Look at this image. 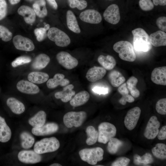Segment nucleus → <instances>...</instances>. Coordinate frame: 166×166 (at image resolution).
I'll list each match as a JSON object with an SVG mask.
<instances>
[{
	"mask_svg": "<svg viewBox=\"0 0 166 166\" xmlns=\"http://www.w3.org/2000/svg\"><path fill=\"white\" fill-rule=\"evenodd\" d=\"M133 44L135 50L139 52H147L152 48L149 37L141 28H137L132 31Z\"/></svg>",
	"mask_w": 166,
	"mask_h": 166,
	"instance_id": "nucleus-1",
	"label": "nucleus"
},
{
	"mask_svg": "<svg viewBox=\"0 0 166 166\" xmlns=\"http://www.w3.org/2000/svg\"><path fill=\"white\" fill-rule=\"evenodd\" d=\"M114 50L118 53L122 60L134 61L136 58V55L132 44L127 41H121L116 42L113 45Z\"/></svg>",
	"mask_w": 166,
	"mask_h": 166,
	"instance_id": "nucleus-2",
	"label": "nucleus"
},
{
	"mask_svg": "<svg viewBox=\"0 0 166 166\" xmlns=\"http://www.w3.org/2000/svg\"><path fill=\"white\" fill-rule=\"evenodd\" d=\"M58 140L54 137L43 138L35 144L34 151L39 154L54 152L59 148Z\"/></svg>",
	"mask_w": 166,
	"mask_h": 166,
	"instance_id": "nucleus-3",
	"label": "nucleus"
},
{
	"mask_svg": "<svg viewBox=\"0 0 166 166\" xmlns=\"http://www.w3.org/2000/svg\"><path fill=\"white\" fill-rule=\"evenodd\" d=\"M104 150L100 147L85 148L81 150L79 152L81 159L91 165H96L97 162L103 158Z\"/></svg>",
	"mask_w": 166,
	"mask_h": 166,
	"instance_id": "nucleus-4",
	"label": "nucleus"
},
{
	"mask_svg": "<svg viewBox=\"0 0 166 166\" xmlns=\"http://www.w3.org/2000/svg\"><path fill=\"white\" fill-rule=\"evenodd\" d=\"M47 37L59 47H66L71 43L69 36L64 31L57 27L50 28L47 33Z\"/></svg>",
	"mask_w": 166,
	"mask_h": 166,
	"instance_id": "nucleus-5",
	"label": "nucleus"
},
{
	"mask_svg": "<svg viewBox=\"0 0 166 166\" xmlns=\"http://www.w3.org/2000/svg\"><path fill=\"white\" fill-rule=\"evenodd\" d=\"M86 117L87 113L85 111L69 112L64 115L63 123L68 128L78 127L82 125Z\"/></svg>",
	"mask_w": 166,
	"mask_h": 166,
	"instance_id": "nucleus-6",
	"label": "nucleus"
},
{
	"mask_svg": "<svg viewBox=\"0 0 166 166\" xmlns=\"http://www.w3.org/2000/svg\"><path fill=\"white\" fill-rule=\"evenodd\" d=\"M98 141L105 144L116 134L117 129L113 124L108 122L101 123L98 126Z\"/></svg>",
	"mask_w": 166,
	"mask_h": 166,
	"instance_id": "nucleus-7",
	"label": "nucleus"
},
{
	"mask_svg": "<svg viewBox=\"0 0 166 166\" xmlns=\"http://www.w3.org/2000/svg\"><path fill=\"white\" fill-rule=\"evenodd\" d=\"M56 58L58 63L67 69H73L78 64L77 60L66 51H61L58 53Z\"/></svg>",
	"mask_w": 166,
	"mask_h": 166,
	"instance_id": "nucleus-8",
	"label": "nucleus"
},
{
	"mask_svg": "<svg viewBox=\"0 0 166 166\" xmlns=\"http://www.w3.org/2000/svg\"><path fill=\"white\" fill-rule=\"evenodd\" d=\"M141 109L138 107L130 109L127 113L124 119V124L129 130H132L136 127L139 119Z\"/></svg>",
	"mask_w": 166,
	"mask_h": 166,
	"instance_id": "nucleus-9",
	"label": "nucleus"
},
{
	"mask_svg": "<svg viewBox=\"0 0 166 166\" xmlns=\"http://www.w3.org/2000/svg\"><path fill=\"white\" fill-rule=\"evenodd\" d=\"M13 42L15 48L19 50L30 51L34 50L35 48L31 39L21 35L15 36L13 38Z\"/></svg>",
	"mask_w": 166,
	"mask_h": 166,
	"instance_id": "nucleus-10",
	"label": "nucleus"
},
{
	"mask_svg": "<svg viewBox=\"0 0 166 166\" xmlns=\"http://www.w3.org/2000/svg\"><path fill=\"white\" fill-rule=\"evenodd\" d=\"M79 17L83 22L91 24H98L102 20L100 13L93 9H88L81 12Z\"/></svg>",
	"mask_w": 166,
	"mask_h": 166,
	"instance_id": "nucleus-11",
	"label": "nucleus"
},
{
	"mask_svg": "<svg viewBox=\"0 0 166 166\" xmlns=\"http://www.w3.org/2000/svg\"><path fill=\"white\" fill-rule=\"evenodd\" d=\"M160 123L155 116L149 119L145 129L144 136L148 139H154L157 136L159 130Z\"/></svg>",
	"mask_w": 166,
	"mask_h": 166,
	"instance_id": "nucleus-12",
	"label": "nucleus"
},
{
	"mask_svg": "<svg viewBox=\"0 0 166 166\" xmlns=\"http://www.w3.org/2000/svg\"><path fill=\"white\" fill-rule=\"evenodd\" d=\"M103 15L105 20L108 23L113 25L117 24L120 19L118 6L116 4L110 5L105 10Z\"/></svg>",
	"mask_w": 166,
	"mask_h": 166,
	"instance_id": "nucleus-13",
	"label": "nucleus"
},
{
	"mask_svg": "<svg viewBox=\"0 0 166 166\" xmlns=\"http://www.w3.org/2000/svg\"><path fill=\"white\" fill-rule=\"evenodd\" d=\"M18 158L21 162L26 164H35L40 162L42 157L34 151L22 150L18 154Z\"/></svg>",
	"mask_w": 166,
	"mask_h": 166,
	"instance_id": "nucleus-14",
	"label": "nucleus"
},
{
	"mask_svg": "<svg viewBox=\"0 0 166 166\" xmlns=\"http://www.w3.org/2000/svg\"><path fill=\"white\" fill-rule=\"evenodd\" d=\"M57 124L51 122L44 124L39 128L33 127L32 129V133L37 136H43L51 134L56 132L58 129Z\"/></svg>",
	"mask_w": 166,
	"mask_h": 166,
	"instance_id": "nucleus-15",
	"label": "nucleus"
},
{
	"mask_svg": "<svg viewBox=\"0 0 166 166\" xmlns=\"http://www.w3.org/2000/svg\"><path fill=\"white\" fill-rule=\"evenodd\" d=\"M16 87L20 92L30 94L38 93L40 89L38 86L33 83L25 80H21L17 83Z\"/></svg>",
	"mask_w": 166,
	"mask_h": 166,
	"instance_id": "nucleus-16",
	"label": "nucleus"
},
{
	"mask_svg": "<svg viewBox=\"0 0 166 166\" xmlns=\"http://www.w3.org/2000/svg\"><path fill=\"white\" fill-rule=\"evenodd\" d=\"M151 80L156 84L166 85V66L154 68L151 73Z\"/></svg>",
	"mask_w": 166,
	"mask_h": 166,
	"instance_id": "nucleus-17",
	"label": "nucleus"
},
{
	"mask_svg": "<svg viewBox=\"0 0 166 166\" xmlns=\"http://www.w3.org/2000/svg\"><path fill=\"white\" fill-rule=\"evenodd\" d=\"M106 72V69L103 67L94 66L88 70L86 77L90 82H95L102 79Z\"/></svg>",
	"mask_w": 166,
	"mask_h": 166,
	"instance_id": "nucleus-18",
	"label": "nucleus"
},
{
	"mask_svg": "<svg viewBox=\"0 0 166 166\" xmlns=\"http://www.w3.org/2000/svg\"><path fill=\"white\" fill-rule=\"evenodd\" d=\"M18 14L23 18L25 22L28 24H32L36 20V14L32 8L29 6L23 5L18 10Z\"/></svg>",
	"mask_w": 166,
	"mask_h": 166,
	"instance_id": "nucleus-19",
	"label": "nucleus"
},
{
	"mask_svg": "<svg viewBox=\"0 0 166 166\" xmlns=\"http://www.w3.org/2000/svg\"><path fill=\"white\" fill-rule=\"evenodd\" d=\"M73 85L69 84L64 86L62 91L56 92L55 97L57 99H60L63 102H67L75 95V92L73 90Z\"/></svg>",
	"mask_w": 166,
	"mask_h": 166,
	"instance_id": "nucleus-20",
	"label": "nucleus"
},
{
	"mask_svg": "<svg viewBox=\"0 0 166 166\" xmlns=\"http://www.w3.org/2000/svg\"><path fill=\"white\" fill-rule=\"evenodd\" d=\"M65 75L61 73L56 74L53 78L49 79L46 83L47 87L52 89L57 87L58 85L65 86L69 85L70 83L69 80L65 78Z\"/></svg>",
	"mask_w": 166,
	"mask_h": 166,
	"instance_id": "nucleus-21",
	"label": "nucleus"
},
{
	"mask_svg": "<svg viewBox=\"0 0 166 166\" xmlns=\"http://www.w3.org/2000/svg\"><path fill=\"white\" fill-rule=\"evenodd\" d=\"M66 24L68 29L73 32L79 34L81 31L76 16L70 10H68L66 13Z\"/></svg>",
	"mask_w": 166,
	"mask_h": 166,
	"instance_id": "nucleus-22",
	"label": "nucleus"
},
{
	"mask_svg": "<svg viewBox=\"0 0 166 166\" xmlns=\"http://www.w3.org/2000/svg\"><path fill=\"white\" fill-rule=\"evenodd\" d=\"M149 37L150 42L155 47L166 45V34L161 30H158L151 34Z\"/></svg>",
	"mask_w": 166,
	"mask_h": 166,
	"instance_id": "nucleus-23",
	"label": "nucleus"
},
{
	"mask_svg": "<svg viewBox=\"0 0 166 166\" xmlns=\"http://www.w3.org/2000/svg\"><path fill=\"white\" fill-rule=\"evenodd\" d=\"M74 95L70 101V105L74 107L83 105L88 101L90 98L89 93L86 91H81Z\"/></svg>",
	"mask_w": 166,
	"mask_h": 166,
	"instance_id": "nucleus-24",
	"label": "nucleus"
},
{
	"mask_svg": "<svg viewBox=\"0 0 166 166\" xmlns=\"http://www.w3.org/2000/svg\"><path fill=\"white\" fill-rule=\"evenodd\" d=\"M50 61L49 57L44 53L37 56L33 62L31 66L34 69L40 70L45 68Z\"/></svg>",
	"mask_w": 166,
	"mask_h": 166,
	"instance_id": "nucleus-25",
	"label": "nucleus"
},
{
	"mask_svg": "<svg viewBox=\"0 0 166 166\" xmlns=\"http://www.w3.org/2000/svg\"><path fill=\"white\" fill-rule=\"evenodd\" d=\"M8 107L14 113L20 114L23 113L25 109L24 105L20 101L14 97H10L6 101Z\"/></svg>",
	"mask_w": 166,
	"mask_h": 166,
	"instance_id": "nucleus-26",
	"label": "nucleus"
},
{
	"mask_svg": "<svg viewBox=\"0 0 166 166\" xmlns=\"http://www.w3.org/2000/svg\"><path fill=\"white\" fill-rule=\"evenodd\" d=\"M11 131L5 119L0 116V142L5 143L11 138Z\"/></svg>",
	"mask_w": 166,
	"mask_h": 166,
	"instance_id": "nucleus-27",
	"label": "nucleus"
},
{
	"mask_svg": "<svg viewBox=\"0 0 166 166\" xmlns=\"http://www.w3.org/2000/svg\"><path fill=\"white\" fill-rule=\"evenodd\" d=\"M97 61L103 68L108 70L113 69L116 64V61L114 58L109 55L106 56L100 55L98 57Z\"/></svg>",
	"mask_w": 166,
	"mask_h": 166,
	"instance_id": "nucleus-28",
	"label": "nucleus"
},
{
	"mask_svg": "<svg viewBox=\"0 0 166 166\" xmlns=\"http://www.w3.org/2000/svg\"><path fill=\"white\" fill-rule=\"evenodd\" d=\"M46 115L43 111H40L28 121L29 123L34 128H39L45 124Z\"/></svg>",
	"mask_w": 166,
	"mask_h": 166,
	"instance_id": "nucleus-29",
	"label": "nucleus"
},
{
	"mask_svg": "<svg viewBox=\"0 0 166 166\" xmlns=\"http://www.w3.org/2000/svg\"><path fill=\"white\" fill-rule=\"evenodd\" d=\"M49 78L48 74L43 72H32L28 76V79L30 82L37 84H41L45 82Z\"/></svg>",
	"mask_w": 166,
	"mask_h": 166,
	"instance_id": "nucleus-30",
	"label": "nucleus"
},
{
	"mask_svg": "<svg viewBox=\"0 0 166 166\" xmlns=\"http://www.w3.org/2000/svg\"><path fill=\"white\" fill-rule=\"evenodd\" d=\"M45 0H37L33 5V7L36 15L39 18H43L47 14L48 12Z\"/></svg>",
	"mask_w": 166,
	"mask_h": 166,
	"instance_id": "nucleus-31",
	"label": "nucleus"
},
{
	"mask_svg": "<svg viewBox=\"0 0 166 166\" xmlns=\"http://www.w3.org/2000/svg\"><path fill=\"white\" fill-rule=\"evenodd\" d=\"M111 85L114 87H118L125 81L124 76L119 72L114 70L111 71L108 76Z\"/></svg>",
	"mask_w": 166,
	"mask_h": 166,
	"instance_id": "nucleus-32",
	"label": "nucleus"
},
{
	"mask_svg": "<svg viewBox=\"0 0 166 166\" xmlns=\"http://www.w3.org/2000/svg\"><path fill=\"white\" fill-rule=\"evenodd\" d=\"M153 161V157L149 153H146L142 156L135 154L133 156V162L136 165H147Z\"/></svg>",
	"mask_w": 166,
	"mask_h": 166,
	"instance_id": "nucleus-33",
	"label": "nucleus"
},
{
	"mask_svg": "<svg viewBox=\"0 0 166 166\" xmlns=\"http://www.w3.org/2000/svg\"><path fill=\"white\" fill-rule=\"evenodd\" d=\"M87 138L86 143L88 145H92L95 144L98 140V133L93 126L88 127L86 130Z\"/></svg>",
	"mask_w": 166,
	"mask_h": 166,
	"instance_id": "nucleus-34",
	"label": "nucleus"
},
{
	"mask_svg": "<svg viewBox=\"0 0 166 166\" xmlns=\"http://www.w3.org/2000/svg\"><path fill=\"white\" fill-rule=\"evenodd\" d=\"M137 79L134 76L130 77L126 82L128 89L132 96L135 98L138 97L140 95V92L136 86L138 82Z\"/></svg>",
	"mask_w": 166,
	"mask_h": 166,
	"instance_id": "nucleus-35",
	"label": "nucleus"
},
{
	"mask_svg": "<svg viewBox=\"0 0 166 166\" xmlns=\"http://www.w3.org/2000/svg\"><path fill=\"white\" fill-rule=\"evenodd\" d=\"M153 155L156 158L161 160L166 158V145L163 143L157 144L152 149Z\"/></svg>",
	"mask_w": 166,
	"mask_h": 166,
	"instance_id": "nucleus-36",
	"label": "nucleus"
},
{
	"mask_svg": "<svg viewBox=\"0 0 166 166\" xmlns=\"http://www.w3.org/2000/svg\"><path fill=\"white\" fill-rule=\"evenodd\" d=\"M123 144V142L118 139L112 138L108 141L107 146V151L110 154H114L117 152Z\"/></svg>",
	"mask_w": 166,
	"mask_h": 166,
	"instance_id": "nucleus-37",
	"label": "nucleus"
},
{
	"mask_svg": "<svg viewBox=\"0 0 166 166\" xmlns=\"http://www.w3.org/2000/svg\"><path fill=\"white\" fill-rule=\"evenodd\" d=\"M20 138L22 140V147L26 149L31 147L34 142V137L26 132H22L20 135Z\"/></svg>",
	"mask_w": 166,
	"mask_h": 166,
	"instance_id": "nucleus-38",
	"label": "nucleus"
},
{
	"mask_svg": "<svg viewBox=\"0 0 166 166\" xmlns=\"http://www.w3.org/2000/svg\"><path fill=\"white\" fill-rule=\"evenodd\" d=\"M13 34L9 29L5 25L0 24V39L7 42L12 38Z\"/></svg>",
	"mask_w": 166,
	"mask_h": 166,
	"instance_id": "nucleus-39",
	"label": "nucleus"
},
{
	"mask_svg": "<svg viewBox=\"0 0 166 166\" xmlns=\"http://www.w3.org/2000/svg\"><path fill=\"white\" fill-rule=\"evenodd\" d=\"M67 1L70 8H76L80 10L86 8L88 5V2L86 0H67Z\"/></svg>",
	"mask_w": 166,
	"mask_h": 166,
	"instance_id": "nucleus-40",
	"label": "nucleus"
},
{
	"mask_svg": "<svg viewBox=\"0 0 166 166\" xmlns=\"http://www.w3.org/2000/svg\"><path fill=\"white\" fill-rule=\"evenodd\" d=\"M31 61V58L27 56H23L18 57L11 63V65L14 67L23 65L30 62Z\"/></svg>",
	"mask_w": 166,
	"mask_h": 166,
	"instance_id": "nucleus-41",
	"label": "nucleus"
},
{
	"mask_svg": "<svg viewBox=\"0 0 166 166\" xmlns=\"http://www.w3.org/2000/svg\"><path fill=\"white\" fill-rule=\"evenodd\" d=\"M47 30H48L44 27L37 28L34 29V34L38 42H41L46 38L47 37Z\"/></svg>",
	"mask_w": 166,
	"mask_h": 166,
	"instance_id": "nucleus-42",
	"label": "nucleus"
},
{
	"mask_svg": "<svg viewBox=\"0 0 166 166\" xmlns=\"http://www.w3.org/2000/svg\"><path fill=\"white\" fill-rule=\"evenodd\" d=\"M156 109L157 112L161 115L166 114V98L159 100L156 103Z\"/></svg>",
	"mask_w": 166,
	"mask_h": 166,
	"instance_id": "nucleus-43",
	"label": "nucleus"
},
{
	"mask_svg": "<svg viewBox=\"0 0 166 166\" xmlns=\"http://www.w3.org/2000/svg\"><path fill=\"white\" fill-rule=\"evenodd\" d=\"M139 5L142 10L145 11L151 10L154 7L152 0H140Z\"/></svg>",
	"mask_w": 166,
	"mask_h": 166,
	"instance_id": "nucleus-44",
	"label": "nucleus"
},
{
	"mask_svg": "<svg viewBox=\"0 0 166 166\" xmlns=\"http://www.w3.org/2000/svg\"><path fill=\"white\" fill-rule=\"evenodd\" d=\"M8 12V5L6 0H0V21L6 17Z\"/></svg>",
	"mask_w": 166,
	"mask_h": 166,
	"instance_id": "nucleus-45",
	"label": "nucleus"
},
{
	"mask_svg": "<svg viewBox=\"0 0 166 166\" xmlns=\"http://www.w3.org/2000/svg\"><path fill=\"white\" fill-rule=\"evenodd\" d=\"M130 160L125 157L118 158L111 164L112 166H126L129 164Z\"/></svg>",
	"mask_w": 166,
	"mask_h": 166,
	"instance_id": "nucleus-46",
	"label": "nucleus"
},
{
	"mask_svg": "<svg viewBox=\"0 0 166 166\" xmlns=\"http://www.w3.org/2000/svg\"><path fill=\"white\" fill-rule=\"evenodd\" d=\"M158 27L162 31H166V17L162 16L158 18L156 21Z\"/></svg>",
	"mask_w": 166,
	"mask_h": 166,
	"instance_id": "nucleus-47",
	"label": "nucleus"
},
{
	"mask_svg": "<svg viewBox=\"0 0 166 166\" xmlns=\"http://www.w3.org/2000/svg\"><path fill=\"white\" fill-rule=\"evenodd\" d=\"M134 98L132 96L128 94L122 95V97L120 99L119 102L122 105H126L127 102L129 103H132L134 101Z\"/></svg>",
	"mask_w": 166,
	"mask_h": 166,
	"instance_id": "nucleus-48",
	"label": "nucleus"
},
{
	"mask_svg": "<svg viewBox=\"0 0 166 166\" xmlns=\"http://www.w3.org/2000/svg\"><path fill=\"white\" fill-rule=\"evenodd\" d=\"M93 92L99 94H105L108 93L107 88L100 86H95L92 89Z\"/></svg>",
	"mask_w": 166,
	"mask_h": 166,
	"instance_id": "nucleus-49",
	"label": "nucleus"
},
{
	"mask_svg": "<svg viewBox=\"0 0 166 166\" xmlns=\"http://www.w3.org/2000/svg\"><path fill=\"white\" fill-rule=\"evenodd\" d=\"M118 91L122 95L128 94L129 90L128 89L126 83H123L118 88Z\"/></svg>",
	"mask_w": 166,
	"mask_h": 166,
	"instance_id": "nucleus-50",
	"label": "nucleus"
},
{
	"mask_svg": "<svg viewBox=\"0 0 166 166\" xmlns=\"http://www.w3.org/2000/svg\"><path fill=\"white\" fill-rule=\"evenodd\" d=\"M157 138L160 140L166 139V126H163L160 129L157 134Z\"/></svg>",
	"mask_w": 166,
	"mask_h": 166,
	"instance_id": "nucleus-51",
	"label": "nucleus"
},
{
	"mask_svg": "<svg viewBox=\"0 0 166 166\" xmlns=\"http://www.w3.org/2000/svg\"><path fill=\"white\" fill-rule=\"evenodd\" d=\"M152 0L153 4L156 6L159 5L161 6H164L166 5V0Z\"/></svg>",
	"mask_w": 166,
	"mask_h": 166,
	"instance_id": "nucleus-52",
	"label": "nucleus"
},
{
	"mask_svg": "<svg viewBox=\"0 0 166 166\" xmlns=\"http://www.w3.org/2000/svg\"><path fill=\"white\" fill-rule=\"evenodd\" d=\"M49 5L54 10H57L58 8L57 4L55 0H46Z\"/></svg>",
	"mask_w": 166,
	"mask_h": 166,
	"instance_id": "nucleus-53",
	"label": "nucleus"
},
{
	"mask_svg": "<svg viewBox=\"0 0 166 166\" xmlns=\"http://www.w3.org/2000/svg\"><path fill=\"white\" fill-rule=\"evenodd\" d=\"M10 3L12 5H15L18 3L20 0H8Z\"/></svg>",
	"mask_w": 166,
	"mask_h": 166,
	"instance_id": "nucleus-54",
	"label": "nucleus"
},
{
	"mask_svg": "<svg viewBox=\"0 0 166 166\" xmlns=\"http://www.w3.org/2000/svg\"><path fill=\"white\" fill-rule=\"evenodd\" d=\"M49 166H61L62 165L59 164L55 163L52 164L50 165Z\"/></svg>",
	"mask_w": 166,
	"mask_h": 166,
	"instance_id": "nucleus-55",
	"label": "nucleus"
},
{
	"mask_svg": "<svg viewBox=\"0 0 166 166\" xmlns=\"http://www.w3.org/2000/svg\"><path fill=\"white\" fill-rule=\"evenodd\" d=\"M29 0V1H32L33 0Z\"/></svg>",
	"mask_w": 166,
	"mask_h": 166,
	"instance_id": "nucleus-56",
	"label": "nucleus"
},
{
	"mask_svg": "<svg viewBox=\"0 0 166 166\" xmlns=\"http://www.w3.org/2000/svg\"></svg>",
	"mask_w": 166,
	"mask_h": 166,
	"instance_id": "nucleus-57",
	"label": "nucleus"
}]
</instances>
